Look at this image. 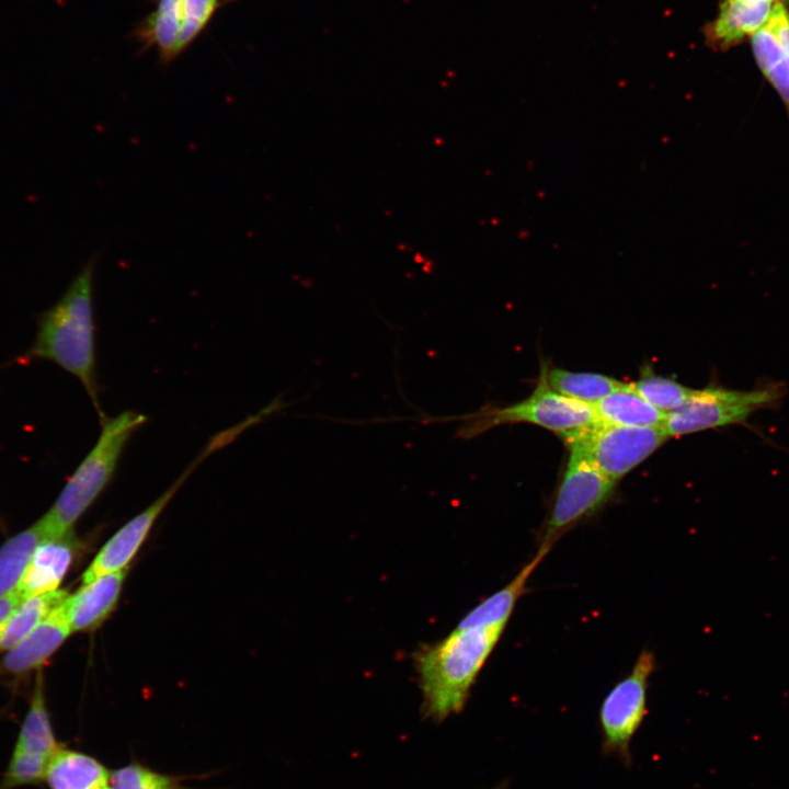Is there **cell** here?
Listing matches in <instances>:
<instances>
[{
  "label": "cell",
  "mask_w": 789,
  "mask_h": 789,
  "mask_svg": "<svg viewBox=\"0 0 789 789\" xmlns=\"http://www.w3.org/2000/svg\"><path fill=\"white\" fill-rule=\"evenodd\" d=\"M103 789H111V788H110L108 786H106V787H105V788H103Z\"/></svg>",
  "instance_id": "cell-29"
},
{
  "label": "cell",
  "mask_w": 789,
  "mask_h": 789,
  "mask_svg": "<svg viewBox=\"0 0 789 789\" xmlns=\"http://www.w3.org/2000/svg\"><path fill=\"white\" fill-rule=\"evenodd\" d=\"M147 422L137 411H123L101 421V433L64 485L55 503L39 518L48 538L71 534L76 522L112 480L132 435Z\"/></svg>",
  "instance_id": "cell-3"
},
{
  "label": "cell",
  "mask_w": 789,
  "mask_h": 789,
  "mask_svg": "<svg viewBox=\"0 0 789 789\" xmlns=\"http://www.w3.org/2000/svg\"><path fill=\"white\" fill-rule=\"evenodd\" d=\"M456 436L474 438L500 425L528 423L558 435L598 423L593 405L564 397L550 389L540 376L534 391L526 399L508 405H488L465 415Z\"/></svg>",
  "instance_id": "cell-5"
},
{
  "label": "cell",
  "mask_w": 789,
  "mask_h": 789,
  "mask_svg": "<svg viewBox=\"0 0 789 789\" xmlns=\"http://www.w3.org/2000/svg\"><path fill=\"white\" fill-rule=\"evenodd\" d=\"M773 7L764 0H723L708 36L721 47L737 44L767 24Z\"/></svg>",
  "instance_id": "cell-15"
},
{
  "label": "cell",
  "mask_w": 789,
  "mask_h": 789,
  "mask_svg": "<svg viewBox=\"0 0 789 789\" xmlns=\"http://www.w3.org/2000/svg\"><path fill=\"white\" fill-rule=\"evenodd\" d=\"M598 472L618 482L659 449L668 438L662 426L596 423L559 435Z\"/></svg>",
  "instance_id": "cell-6"
},
{
  "label": "cell",
  "mask_w": 789,
  "mask_h": 789,
  "mask_svg": "<svg viewBox=\"0 0 789 789\" xmlns=\"http://www.w3.org/2000/svg\"><path fill=\"white\" fill-rule=\"evenodd\" d=\"M598 422L627 426H662L666 413L651 405L630 384L593 405Z\"/></svg>",
  "instance_id": "cell-18"
},
{
  "label": "cell",
  "mask_w": 789,
  "mask_h": 789,
  "mask_svg": "<svg viewBox=\"0 0 789 789\" xmlns=\"http://www.w3.org/2000/svg\"><path fill=\"white\" fill-rule=\"evenodd\" d=\"M47 765V761L13 752L0 789H13L44 780Z\"/></svg>",
  "instance_id": "cell-25"
},
{
  "label": "cell",
  "mask_w": 789,
  "mask_h": 789,
  "mask_svg": "<svg viewBox=\"0 0 789 789\" xmlns=\"http://www.w3.org/2000/svg\"><path fill=\"white\" fill-rule=\"evenodd\" d=\"M245 430V425L240 422L214 435L168 490L145 511L128 521L105 542L83 572L82 584L104 574L126 570V567L146 540L156 519L187 478L206 458L229 445Z\"/></svg>",
  "instance_id": "cell-9"
},
{
  "label": "cell",
  "mask_w": 789,
  "mask_h": 789,
  "mask_svg": "<svg viewBox=\"0 0 789 789\" xmlns=\"http://www.w3.org/2000/svg\"><path fill=\"white\" fill-rule=\"evenodd\" d=\"M630 385L645 401L664 413L679 408L694 390L673 378L655 375L648 367L642 370L641 377Z\"/></svg>",
  "instance_id": "cell-22"
},
{
  "label": "cell",
  "mask_w": 789,
  "mask_h": 789,
  "mask_svg": "<svg viewBox=\"0 0 789 789\" xmlns=\"http://www.w3.org/2000/svg\"><path fill=\"white\" fill-rule=\"evenodd\" d=\"M126 576V570L108 573L82 584L66 598V609L72 631L98 627L114 609Z\"/></svg>",
  "instance_id": "cell-12"
},
{
  "label": "cell",
  "mask_w": 789,
  "mask_h": 789,
  "mask_svg": "<svg viewBox=\"0 0 789 789\" xmlns=\"http://www.w3.org/2000/svg\"><path fill=\"white\" fill-rule=\"evenodd\" d=\"M110 775L94 757L59 747L48 762L44 780L50 789H103Z\"/></svg>",
  "instance_id": "cell-16"
},
{
  "label": "cell",
  "mask_w": 789,
  "mask_h": 789,
  "mask_svg": "<svg viewBox=\"0 0 789 789\" xmlns=\"http://www.w3.org/2000/svg\"><path fill=\"white\" fill-rule=\"evenodd\" d=\"M184 0H157L155 9L133 30V38L142 50L155 49L165 66L181 53L179 38L183 20Z\"/></svg>",
  "instance_id": "cell-13"
},
{
  "label": "cell",
  "mask_w": 789,
  "mask_h": 789,
  "mask_svg": "<svg viewBox=\"0 0 789 789\" xmlns=\"http://www.w3.org/2000/svg\"><path fill=\"white\" fill-rule=\"evenodd\" d=\"M616 482L598 472L575 453L569 459L538 534V548L553 545L580 523L601 512L615 493Z\"/></svg>",
  "instance_id": "cell-7"
},
{
  "label": "cell",
  "mask_w": 789,
  "mask_h": 789,
  "mask_svg": "<svg viewBox=\"0 0 789 789\" xmlns=\"http://www.w3.org/2000/svg\"><path fill=\"white\" fill-rule=\"evenodd\" d=\"M541 377L553 391L590 405L627 386L606 375L571 371L557 367L542 369Z\"/></svg>",
  "instance_id": "cell-19"
},
{
  "label": "cell",
  "mask_w": 789,
  "mask_h": 789,
  "mask_svg": "<svg viewBox=\"0 0 789 789\" xmlns=\"http://www.w3.org/2000/svg\"><path fill=\"white\" fill-rule=\"evenodd\" d=\"M23 599L24 597L16 587L0 597V640L8 620Z\"/></svg>",
  "instance_id": "cell-27"
},
{
  "label": "cell",
  "mask_w": 789,
  "mask_h": 789,
  "mask_svg": "<svg viewBox=\"0 0 789 789\" xmlns=\"http://www.w3.org/2000/svg\"><path fill=\"white\" fill-rule=\"evenodd\" d=\"M49 539L38 519L0 547V597L16 587L35 548Z\"/></svg>",
  "instance_id": "cell-21"
},
{
  "label": "cell",
  "mask_w": 789,
  "mask_h": 789,
  "mask_svg": "<svg viewBox=\"0 0 789 789\" xmlns=\"http://www.w3.org/2000/svg\"><path fill=\"white\" fill-rule=\"evenodd\" d=\"M72 632L66 599L0 661V675H23L41 666L58 650Z\"/></svg>",
  "instance_id": "cell-10"
},
{
  "label": "cell",
  "mask_w": 789,
  "mask_h": 789,
  "mask_svg": "<svg viewBox=\"0 0 789 789\" xmlns=\"http://www.w3.org/2000/svg\"><path fill=\"white\" fill-rule=\"evenodd\" d=\"M56 590L24 598L11 615L0 640V652L8 651L35 629L67 597Z\"/></svg>",
  "instance_id": "cell-20"
},
{
  "label": "cell",
  "mask_w": 789,
  "mask_h": 789,
  "mask_svg": "<svg viewBox=\"0 0 789 789\" xmlns=\"http://www.w3.org/2000/svg\"><path fill=\"white\" fill-rule=\"evenodd\" d=\"M108 784L111 789H185L174 777L135 763L111 773Z\"/></svg>",
  "instance_id": "cell-24"
},
{
  "label": "cell",
  "mask_w": 789,
  "mask_h": 789,
  "mask_svg": "<svg viewBox=\"0 0 789 789\" xmlns=\"http://www.w3.org/2000/svg\"><path fill=\"white\" fill-rule=\"evenodd\" d=\"M59 747L50 724L45 701L44 676L39 670L13 752L49 762Z\"/></svg>",
  "instance_id": "cell-17"
},
{
  "label": "cell",
  "mask_w": 789,
  "mask_h": 789,
  "mask_svg": "<svg viewBox=\"0 0 789 789\" xmlns=\"http://www.w3.org/2000/svg\"><path fill=\"white\" fill-rule=\"evenodd\" d=\"M505 626L455 628L415 654L422 713L439 723L459 713Z\"/></svg>",
  "instance_id": "cell-2"
},
{
  "label": "cell",
  "mask_w": 789,
  "mask_h": 789,
  "mask_svg": "<svg viewBox=\"0 0 789 789\" xmlns=\"http://www.w3.org/2000/svg\"><path fill=\"white\" fill-rule=\"evenodd\" d=\"M766 25L789 55V12L782 3L778 2L773 7Z\"/></svg>",
  "instance_id": "cell-26"
},
{
  "label": "cell",
  "mask_w": 789,
  "mask_h": 789,
  "mask_svg": "<svg viewBox=\"0 0 789 789\" xmlns=\"http://www.w3.org/2000/svg\"><path fill=\"white\" fill-rule=\"evenodd\" d=\"M655 666L654 653L642 650L631 671L613 686L598 710L602 752L616 757L628 769L633 763L631 741L648 713L649 681Z\"/></svg>",
  "instance_id": "cell-8"
},
{
  "label": "cell",
  "mask_w": 789,
  "mask_h": 789,
  "mask_svg": "<svg viewBox=\"0 0 789 789\" xmlns=\"http://www.w3.org/2000/svg\"><path fill=\"white\" fill-rule=\"evenodd\" d=\"M70 535L45 539L35 548L16 585L24 598L58 590L75 554Z\"/></svg>",
  "instance_id": "cell-11"
},
{
  "label": "cell",
  "mask_w": 789,
  "mask_h": 789,
  "mask_svg": "<svg viewBox=\"0 0 789 789\" xmlns=\"http://www.w3.org/2000/svg\"><path fill=\"white\" fill-rule=\"evenodd\" d=\"M491 789H508V781H507V780H503V781L499 782L498 785H495V786H494L493 788H491Z\"/></svg>",
  "instance_id": "cell-28"
},
{
  "label": "cell",
  "mask_w": 789,
  "mask_h": 789,
  "mask_svg": "<svg viewBox=\"0 0 789 789\" xmlns=\"http://www.w3.org/2000/svg\"><path fill=\"white\" fill-rule=\"evenodd\" d=\"M786 393V385L775 380L745 390L709 385L694 389L679 408L666 413L662 427L667 437H677L744 424L757 411L777 408Z\"/></svg>",
  "instance_id": "cell-4"
},
{
  "label": "cell",
  "mask_w": 789,
  "mask_h": 789,
  "mask_svg": "<svg viewBox=\"0 0 789 789\" xmlns=\"http://www.w3.org/2000/svg\"><path fill=\"white\" fill-rule=\"evenodd\" d=\"M98 256L76 275L62 296L37 318L35 339L19 362L48 361L83 386L100 421L106 415L99 400L93 319V282Z\"/></svg>",
  "instance_id": "cell-1"
},
{
  "label": "cell",
  "mask_w": 789,
  "mask_h": 789,
  "mask_svg": "<svg viewBox=\"0 0 789 789\" xmlns=\"http://www.w3.org/2000/svg\"><path fill=\"white\" fill-rule=\"evenodd\" d=\"M547 554L548 551L537 549L533 559L505 586L468 611L457 628L506 626L518 599L527 592L529 578Z\"/></svg>",
  "instance_id": "cell-14"
},
{
  "label": "cell",
  "mask_w": 789,
  "mask_h": 789,
  "mask_svg": "<svg viewBox=\"0 0 789 789\" xmlns=\"http://www.w3.org/2000/svg\"><path fill=\"white\" fill-rule=\"evenodd\" d=\"M236 0H184L183 20L179 38L182 54L208 26L216 12Z\"/></svg>",
  "instance_id": "cell-23"
}]
</instances>
